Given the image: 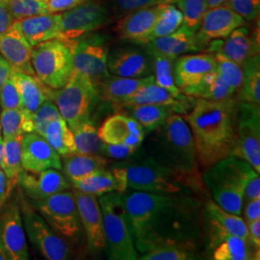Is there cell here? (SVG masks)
<instances>
[{"mask_svg": "<svg viewBox=\"0 0 260 260\" xmlns=\"http://www.w3.org/2000/svg\"><path fill=\"white\" fill-rule=\"evenodd\" d=\"M122 198L140 254L171 245L197 248L205 228L204 207L197 194L159 195L128 189Z\"/></svg>", "mask_w": 260, "mask_h": 260, "instance_id": "obj_1", "label": "cell"}, {"mask_svg": "<svg viewBox=\"0 0 260 260\" xmlns=\"http://www.w3.org/2000/svg\"><path fill=\"white\" fill-rule=\"evenodd\" d=\"M237 100L213 102L196 99L185 120L195 143L200 166L209 167L232 155L235 145Z\"/></svg>", "mask_w": 260, "mask_h": 260, "instance_id": "obj_2", "label": "cell"}, {"mask_svg": "<svg viewBox=\"0 0 260 260\" xmlns=\"http://www.w3.org/2000/svg\"><path fill=\"white\" fill-rule=\"evenodd\" d=\"M141 148L196 190L205 192L195 143L182 115L173 114L155 129L147 133Z\"/></svg>", "mask_w": 260, "mask_h": 260, "instance_id": "obj_3", "label": "cell"}, {"mask_svg": "<svg viewBox=\"0 0 260 260\" xmlns=\"http://www.w3.org/2000/svg\"><path fill=\"white\" fill-rule=\"evenodd\" d=\"M119 182V193L135 190L159 195H185L203 193L185 179L160 165L140 147L130 157L112 165Z\"/></svg>", "mask_w": 260, "mask_h": 260, "instance_id": "obj_4", "label": "cell"}, {"mask_svg": "<svg viewBox=\"0 0 260 260\" xmlns=\"http://www.w3.org/2000/svg\"><path fill=\"white\" fill-rule=\"evenodd\" d=\"M253 167L244 159L230 155L205 169L202 181L217 205L241 216L244 189Z\"/></svg>", "mask_w": 260, "mask_h": 260, "instance_id": "obj_5", "label": "cell"}, {"mask_svg": "<svg viewBox=\"0 0 260 260\" xmlns=\"http://www.w3.org/2000/svg\"><path fill=\"white\" fill-rule=\"evenodd\" d=\"M103 214V231L112 260L139 259L140 253L135 248L122 194L111 192L98 198Z\"/></svg>", "mask_w": 260, "mask_h": 260, "instance_id": "obj_6", "label": "cell"}, {"mask_svg": "<svg viewBox=\"0 0 260 260\" xmlns=\"http://www.w3.org/2000/svg\"><path fill=\"white\" fill-rule=\"evenodd\" d=\"M50 100L73 129L79 123L90 120L91 113L101 100L100 87L88 76L74 70L62 88L52 89Z\"/></svg>", "mask_w": 260, "mask_h": 260, "instance_id": "obj_7", "label": "cell"}, {"mask_svg": "<svg viewBox=\"0 0 260 260\" xmlns=\"http://www.w3.org/2000/svg\"><path fill=\"white\" fill-rule=\"evenodd\" d=\"M31 63L38 79L48 88H62L74 71L69 44L53 39L32 47Z\"/></svg>", "mask_w": 260, "mask_h": 260, "instance_id": "obj_8", "label": "cell"}, {"mask_svg": "<svg viewBox=\"0 0 260 260\" xmlns=\"http://www.w3.org/2000/svg\"><path fill=\"white\" fill-rule=\"evenodd\" d=\"M19 200L28 241L46 259H69L72 253L65 239L48 225L21 190H19Z\"/></svg>", "mask_w": 260, "mask_h": 260, "instance_id": "obj_9", "label": "cell"}, {"mask_svg": "<svg viewBox=\"0 0 260 260\" xmlns=\"http://www.w3.org/2000/svg\"><path fill=\"white\" fill-rule=\"evenodd\" d=\"M110 39L104 33H90L67 42L72 50L74 70L88 76L99 87L110 75L107 69Z\"/></svg>", "mask_w": 260, "mask_h": 260, "instance_id": "obj_10", "label": "cell"}, {"mask_svg": "<svg viewBox=\"0 0 260 260\" xmlns=\"http://www.w3.org/2000/svg\"><path fill=\"white\" fill-rule=\"evenodd\" d=\"M29 202L59 236L68 240H76L80 236L83 230L73 190Z\"/></svg>", "mask_w": 260, "mask_h": 260, "instance_id": "obj_11", "label": "cell"}, {"mask_svg": "<svg viewBox=\"0 0 260 260\" xmlns=\"http://www.w3.org/2000/svg\"><path fill=\"white\" fill-rule=\"evenodd\" d=\"M114 19L111 10L103 0H86L61 14L58 39L75 41L110 24Z\"/></svg>", "mask_w": 260, "mask_h": 260, "instance_id": "obj_12", "label": "cell"}, {"mask_svg": "<svg viewBox=\"0 0 260 260\" xmlns=\"http://www.w3.org/2000/svg\"><path fill=\"white\" fill-rule=\"evenodd\" d=\"M232 155L244 159L259 174V105L237 101L235 112V145Z\"/></svg>", "mask_w": 260, "mask_h": 260, "instance_id": "obj_13", "label": "cell"}, {"mask_svg": "<svg viewBox=\"0 0 260 260\" xmlns=\"http://www.w3.org/2000/svg\"><path fill=\"white\" fill-rule=\"evenodd\" d=\"M13 192L0 208V241L9 260H27L30 253L19 206V193Z\"/></svg>", "mask_w": 260, "mask_h": 260, "instance_id": "obj_14", "label": "cell"}, {"mask_svg": "<svg viewBox=\"0 0 260 260\" xmlns=\"http://www.w3.org/2000/svg\"><path fill=\"white\" fill-rule=\"evenodd\" d=\"M88 249L93 254L106 249L103 214L96 196L86 194L72 187Z\"/></svg>", "mask_w": 260, "mask_h": 260, "instance_id": "obj_15", "label": "cell"}, {"mask_svg": "<svg viewBox=\"0 0 260 260\" xmlns=\"http://www.w3.org/2000/svg\"><path fill=\"white\" fill-rule=\"evenodd\" d=\"M107 69L110 75L141 78L152 75V60L145 47L122 46L109 50Z\"/></svg>", "mask_w": 260, "mask_h": 260, "instance_id": "obj_16", "label": "cell"}, {"mask_svg": "<svg viewBox=\"0 0 260 260\" xmlns=\"http://www.w3.org/2000/svg\"><path fill=\"white\" fill-rule=\"evenodd\" d=\"M18 185L31 201L43 200L72 189L70 180L57 169H47L37 173L23 170L19 176Z\"/></svg>", "mask_w": 260, "mask_h": 260, "instance_id": "obj_17", "label": "cell"}, {"mask_svg": "<svg viewBox=\"0 0 260 260\" xmlns=\"http://www.w3.org/2000/svg\"><path fill=\"white\" fill-rule=\"evenodd\" d=\"M208 44L185 24H182L174 33L156 38L145 45L149 53H160L176 59L180 55L206 50Z\"/></svg>", "mask_w": 260, "mask_h": 260, "instance_id": "obj_18", "label": "cell"}, {"mask_svg": "<svg viewBox=\"0 0 260 260\" xmlns=\"http://www.w3.org/2000/svg\"><path fill=\"white\" fill-rule=\"evenodd\" d=\"M99 135L105 144L127 145L139 149L147 132L138 121L124 113H116L103 121Z\"/></svg>", "mask_w": 260, "mask_h": 260, "instance_id": "obj_19", "label": "cell"}, {"mask_svg": "<svg viewBox=\"0 0 260 260\" xmlns=\"http://www.w3.org/2000/svg\"><path fill=\"white\" fill-rule=\"evenodd\" d=\"M21 165L24 171L41 172L47 169L62 170L61 156L43 136L31 132L21 142Z\"/></svg>", "mask_w": 260, "mask_h": 260, "instance_id": "obj_20", "label": "cell"}, {"mask_svg": "<svg viewBox=\"0 0 260 260\" xmlns=\"http://www.w3.org/2000/svg\"><path fill=\"white\" fill-rule=\"evenodd\" d=\"M206 50L221 53L242 66L251 56L259 54V41L251 35L248 28L240 26L224 39L210 41Z\"/></svg>", "mask_w": 260, "mask_h": 260, "instance_id": "obj_21", "label": "cell"}, {"mask_svg": "<svg viewBox=\"0 0 260 260\" xmlns=\"http://www.w3.org/2000/svg\"><path fill=\"white\" fill-rule=\"evenodd\" d=\"M162 5L136 10L120 19L116 31L121 40L137 46L148 44Z\"/></svg>", "mask_w": 260, "mask_h": 260, "instance_id": "obj_22", "label": "cell"}, {"mask_svg": "<svg viewBox=\"0 0 260 260\" xmlns=\"http://www.w3.org/2000/svg\"><path fill=\"white\" fill-rule=\"evenodd\" d=\"M209 235L208 250L214 260L255 259V252L248 240L204 223Z\"/></svg>", "mask_w": 260, "mask_h": 260, "instance_id": "obj_23", "label": "cell"}, {"mask_svg": "<svg viewBox=\"0 0 260 260\" xmlns=\"http://www.w3.org/2000/svg\"><path fill=\"white\" fill-rule=\"evenodd\" d=\"M31 52L32 47L22 35L17 20L6 32L0 34V54L6 59L13 71L35 75Z\"/></svg>", "mask_w": 260, "mask_h": 260, "instance_id": "obj_24", "label": "cell"}, {"mask_svg": "<svg viewBox=\"0 0 260 260\" xmlns=\"http://www.w3.org/2000/svg\"><path fill=\"white\" fill-rule=\"evenodd\" d=\"M214 71H216V61L210 52L178 56L174 62V78L180 92L199 83L205 75Z\"/></svg>", "mask_w": 260, "mask_h": 260, "instance_id": "obj_25", "label": "cell"}, {"mask_svg": "<svg viewBox=\"0 0 260 260\" xmlns=\"http://www.w3.org/2000/svg\"><path fill=\"white\" fill-rule=\"evenodd\" d=\"M245 24V19L228 7L220 5L206 11L198 34L207 44L213 40L228 37L234 29Z\"/></svg>", "mask_w": 260, "mask_h": 260, "instance_id": "obj_26", "label": "cell"}, {"mask_svg": "<svg viewBox=\"0 0 260 260\" xmlns=\"http://www.w3.org/2000/svg\"><path fill=\"white\" fill-rule=\"evenodd\" d=\"M11 77L19 92L20 109L25 114H32L47 101L50 100L52 89L42 83L35 75L12 72Z\"/></svg>", "mask_w": 260, "mask_h": 260, "instance_id": "obj_27", "label": "cell"}, {"mask_svg": "<svg viewBox=\"0 0 260 260\" xmlns=\"http://www.w3.org/2000/svg\"><path fill=\"white\" fill-rule=\"evenodd\" d=\"M22 35L31 47L49 40L58 39L61 14L47 13L17 20Z\"/></svg>", "mask_w": 260, "mask_h": 260, "instance_id": "obj_28", "label": "cell"}, {"mask_svg": "<svg viewBox=\"0 0 260 260\" xmlns=\"http://www.w3.org/2000/svg\"><path fill=\"white\" fill-rule=\"evenodd\" d=\"M61 160L64 175L71 183L107 168L113 162L111 159L103 155L84 154L79 152L63 155Z\"/></svg>", "mask_w": 260, "mask_h": 260, "instance_id": "obj_29", "label": "cell"}, {"mask_svg": "<svg viewBox=\"0 0 260 260\" xmlns=\"http://www.w3.org/2000/svg\"><path fill=\"white\" fill-rule=\"evenodd\" d=\"M152 82H154L152 75L141 78H128L110 75L100 87L101 100L117 106L127 100L141 87Z\"/></svg>", "mask_w": 260, "mask_h": 260, "instance_id": "obj_30", "label": "cell"}, {"mask_svg": "<svg viewBox=\"0 0 260 260\" xmlns=\"http://www.w3.org/2000/svg\"><path fill=\"white\" fill-rule=\"evenodd\" d=\"M203 216L204 223L248 240V228L241 216L224 210L212 200L204 205Z\"/></svg>", "mask_w": 260, "mask_h": 260, "instance_id": "obj_31", "label": "cell"}, {"mask_svg": "<svg viewBox=\"0 0 260 260\" xmlns=\"http://www.w3.org/2000/svg\"><path fill=\"white\" fill-rule=\"evenodd\" d=\"M181 93L195 99L223 102L235 98L237 92L223 81L217 71H214L205 75L199 83L182 90Z\"/></svg>", "mask_w": 260, "mask_h": 260, "instance_id": "obj_32", "label": "cell"}, {"mask_svg": "<svg viewBox=\"0 0 260 260\" xmlns=\"http://www.w3.org/2000/svg\"><path fill=\"white\" fill-rule=\"evenodd\" d=\"M119 109L138 121L147 133L155 129L173 114H179L177 107L172 105L144 104L124 106Z\"/></svg>", "mask_w": 260, "mask_h": 260, "instance_id": "obj_33", "label": "cell"}, {"mask_svg": "<svg viewBox=\"0 0 260 260\" xmlns=\"http://www.w3.org/2000/svg\"><path fill=\"white\" fill-rule=\"evenodd\" d=\"M71 184L73 188L80 192L96 196L98 198L107 193L119 192L120 190L117 178L114 176L111 169L108 170L107 168L98 171L80 180L74 181Z\"/></svg>", "mask_w": 260, "mask_h": 260, "instance_id": "obj_34", "label": "cell"}, {"mask_svg": "<svg viewBox=\"0 0 260 260\" xmlns=\"http://www.w3.org/2000/svg\"><path fill=\"white\" fill-rule=\"evenodd\" d=\"M243 83L238 92L237 101L260 104V57L251 56L243 65Z\"/></svg>", "mask_w": 260, "mask_h": 260, "instance_id": "obj_35", "label": "cell"}, {"mask_svg": "<svg viewBox=\"0 0 260 260\" xmlns=\"http://www.w3.org/2000/svg\"><path fill=\"white\" fill-rule=\"evenodd\" d=\"M22 138L23 135H18L3 139V154L0 168L4 172L13 189L18 185L19 176L23 171L21 165Z\"/></svg>", "mask_w": 260, "mask_h": 260, "instance_id": "obj_36", "label": "cell"}, {"mask_svg": "<svg viewBox=\"0 0 260 260\" xmlns=\"http://www.w3.org/2000/svg\"><path fill=\"white\" fill-rule=\"evenodd\" d=\"M44 138L60 156L76 152L74 133L62 117L47 125Z\"/></svg>", "mask_w": 260, "mask_h": 260, "instance_id": "obj_37", "label": "cell"}, {"mask_svg": "<svg viewBox=\"0 0 260 260\" xmlns=\"http://www.w3.org/2000/svg\"><path fill=\"white\" fill-rule=\"evenodd\" d=\"M149 53V52H148ZM152 60V75L154 83L167 90L177 99L184 94L177 88L174 78V62L175 59L160 53H149Z\"/></svg>", "mask_w": 260, "mask_h": 260, "instance_id": "obj_38", "label": "cell"}, {"mask_svg": "<svg viewBox=\"0 0 260 260\" xmlns=\"http://www.w3.org/2000/svg\"><path fill=\"white\" fill-rule=\"evenodd\" d=\"M0 129L3 139L31 133L33 132L31 116L20 108L1 110Z\"/></svg>", "mask_w": 260, "mask_h": 260, "instance_id": "obj_39", "label": "cell"}, {"mask_svg": "<svg viewBox=\"0 0 260 260\" xmlns=\"http://www.w3.org/2000/svg\"><path fill=\"white\" fill-rule=\"evenodd\" d=\"M75 137L76 152L102 155L104 142L91 120L84 121L72 129Z\"/></svg>", "mask_w": 260, "mask_h": 260, "instance_id": "obj_40", "label": "cell"}, {"mask_svg": "<svg viewBox=\"0 0 260 260\" xmlns=\"http://www.w3.org/2000/svg\"><path fill=\"white\" fill-rule=\"evenodd\" d=\"M183 24V16L174 4H163L149 36V42L174 33Z\"/></svg>", "mask_w": 260, "mask_h": 260, "instance_id": "obj_41", "label": "cell"}, {"mask_svg": "<svg viewBox=\"0 0 260 260\" xmlns=\"http://www.w3.org/2000/svg\"><path fill=\"white\" fill-rule=\"evenodd\" d=\"M197 248L182 245H171L141 253V260H193L198 259Z\"/></svg>", "mask_w": 260, "mask_h": 260, "instance_id": "obj_42", "label": "cell"}, {"mask_svg": "<svg viewBox=\"0 0 260 260\" xmlns=\"http://www.w3.org/2000/svg\"><path fill=\"white\" fill-rule=\"evenodd\" d=\"M212 54L215 57L217 73L223 78L225 83L238 93L241 89L244 76L242 66L224 57L221 53L213 52Z\"/></svg>", "mask_w": 260, "mask_h": 260, "instance_id": "obj_43", "label": "cell"}, {"mask_svg": "<svg viewBox=\"0 0 260 260\" xmlns=\"http://www.w3.org/2000/svg\"><path fill=\"white\" fill-rule=\"evenodd\" d=\"M175 3L183 16V24L198 31L208 10L206 0H176Z\"/></svg>", "mask_w": 260, "mask_h": 260, "instance_id": "obj_44", "label": "cell"}, {"mask_svg": "<svg viewBox=\"0 0 260 260\" xmlns=\"http://www.w3.org/2000/svg\"><path fill=\"white\" fill-rule=\"evenodd\" d=\"M15 20L47 14L45 0H3Z\"/></svg>", "mask_w": 260, "mask_h": 260, "instance_id": "obj_45", "label": "cell"}, {"mask_svg": "<svg viewBox=\"0 0 260 260\" xmlns=\"http://www.w3.org/2000/svg\"><path fill=\"white\" fill-rule=\"evenodd\" d=\"M59 117L61 115L55 103L47 99L31 116L33 132L44 137L47 125Z\"/></svg>", "mask_w": 260, "mask_h": 260, "instance_id": "obj_46", "label": "cell"}, {"mask_svg": "<svg viewBox=\"0 0 260 260\" xmlns=\"http://www.w3.org/2000/svg\"><path fill=\"white\" fill-rule=\"evenodd\" d=\"M111 10L114 19H121L131 12L159 4L158 0H103Z\"/></svg>", "mask_w": 260, "mask_h": 260, "instance_id": "obj_47", "label": "cell"}, {"mask_svg": "<svg viewBox=\"0 0 260 260\" xmlns=\"http://www.w3.org/2000/svg\"><path fill=\"white\" fill-rule=\"evenodd\" d=\"M224 5L248 20H253L259 15L260 0H229Z\"/></svg>", "mask_w": 260, "mask_h": 260, "instance_id": "obj_48", "label": "cell"}, {"mask_svg": "<svg viewBox=\"0 0 260 260\" xmlns=\"http://www.w3.org/2000/svg\"><path fill=\"white\" fill-rule=\"evenodd\" d=\"M0 107L1 110L20 107L19 92L11 76L0 89Z\"/></svg>", "mask_w": 260, "mask_h": 260, "instance_id": "obj_49", "label": "cell"}, {"mask_svg": "<svg viewBox=\"0 0 260 260\" xmlns=\"http://www.w3.org/2000/svg\"><path fill=\"white\" fill-rule=\"evenodd\" d=\"M137 149L127 145H112L104 143L102 155L111 160L120 161L130 157Z\"/></svg>", "mask_w": 260, "mask_h": 260, "instance_id": "obj_50", "label": "cell"}, {"mask_svg": "<svg viewBox=\"0 0 260 260\" xmlns=\"http://www.w3.org/2000/svg\"><path fill=\"white\" fill-rule=\"evenodd\" d=\"M253 199H260L259 174L254 169L251 170L245 184L244 203Z\"/></svg>", "mask_w": 260, "mask_h": 260, "instance_id": "obj_51", "label": "cell"}, {"mask_svg": "<svg viewBox=\"0 0 260 260\" xmlns=\"http://www.w3.org/2000/svg\"><path fill=\"white\" fill-rule=\"evenodd\" d=\"M86 0H45L47 13H61L73 9Z\"/></svg>", "mask_w": 260, "mask_h": 260, "instance_id": "obj_52", "label": "cell"}, {"mask_svg": "<svg viewBox=\"0 0 260 260\" xmlns=\"http://www.w3.org/2000/svg\"><path fill=\"white\" fill-rule=\"evenodd\" d=\"M248 241L255 252V259H259L260 251V219L254 220L247 224Z\"/></svg>", "mask_w": 260, "mask_h": 260, "instance_id": "obj_53", "label": "cell"}, {"mask_svg": "<svg viewBox=\"0 0 260 260\" xmlns=\"http://www.w3.org/2000/svg\"><path fill=\"white\" fill-rule=\"evenodd\" d=\"M245 207L242 209L244 211V221L246 224L251 223L254 220L260 219V199H253L244 203Z\"/></svg>", "mask_w": 260, "mask_h": 260, "instance_id": "obj_54", "label": "cell"}, {"mask_svg": "<svg viewBox=\"0 0 260 260\" xmlns=\"http://www.w3.org/2000/svg\"><path fill=\"white\" fill-rule=\"evenodd\" d=\"M14 21L15 19L10 14L5 2L3 0H0V34L6 32L14 23Z\"/></svg>", "mask_w": 260, "mask_h": 260, "instance_id": "obj_55", "label": "cell"}, {"mask_svg": "<svg viewBox=\"0 0 260 260\" xmlns=\"http://www.w3.org/2000/svg\"><path fill=\"white\" fill-rule=\"evenodd\" d=\"M15 189H13L11 187L9 181H8L7 177L5 176L4 172L0 168V208L2 207V205L5 203V201L8 199L10 194Z\"/></svg>", "mask_w": 260, "mask_h": 260, "instance_id": "obj_56", "label": "cell"}, {"mask_svg": "<svg viewBox=\"0 0 260 260\" xmlns=\"http://www.w3.org/2000/svg\"><path fill=\"white\" fill-rule=\"evenodd\" d=\"M12 72L13 70L9 65V63L6 61V59L3 56L0 54V89L11 76Z\"/></svg>", "mask_w": 260, "mask_h": 260, "instance_id": "obj_57", "label": "cell"}, {"mask_svg": "<svg viewBox=\"0 0 260 260\" xmlns=\"http://www.w3.org/2000/svg\"><path fill=\"white\" fill-rule=\"evenodd\" d=\"M228 1L229 0H206V3H207V7L209 9V8H213V7L223 5Z\"/></svg>", "mask_w": 260, "mask_h": 260, "instance_id": "obj_58", "label": "cell"}, {"mask_svg": "<svg viewBox=\"0 0 260 260\" xmlns=\"http://www.w3.org/2000/svg\"><path fill=\"white\" fill-rule=\"evenodd\" d=\"M0 260H9L8 254H7V252L5 251V249H4L1 241H0Z\"/></svg>", "mask_w": 260, "mask_h": 260, "instance_id": "obj_59", "label": "cell"}, {"mask_svg": "<svg viewBox=\"0 0 260 260\" xmlns=\"http://www.w3.org/2000/svg\"><path fill=\"white\" fill-rule=\"evenodd\" d=\"M2 154H3V137L0 135V166L2 161Z\"/></svg>", "mask_w": 260, "mask_h": 260, "instance_id": "obj_60", "label": "cell"}, {"mask_svg": "<svg viewBox=\"0 0 260 260\" xmlns=\"http://www.w3.org/2000/svg\"><path fill=\"white\" fill-rule=\"evenodd\" d=\"M159 4H174L176 0H158Z\"/></svg>", "mask_w": 260, "mask_h": 260, "instance_id": "obj_61", "label": "cell"}, {"mask_svg": "<svg viewBox=\"0 0 260 260\" xmlns=\"http://www.w3.org/2000/svg\"><path fill=\"white\" fill-rule=\"evenodd\" d=\"M0 132H1V129H0Z\"/></svg>", "mask_w": 260, "mask_h": 260, "instance_id": "obj_62", "label": "cell"}]
</instances>
